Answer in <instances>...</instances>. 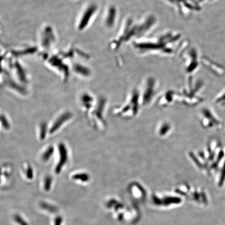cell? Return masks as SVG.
Here are the masks:
<instances>
[{
  "instance_id": "cell-1",
  "label": "cell",
  "mask_w": 225,
  "mask_h": 225,
  "mask_svg": "<svg viewBox=\"0 0 225 225\" xmlns=\"http://www.w3.org/2000/svg\"><path fill=\"white\" fill-rule=\"evenodd\" d=\"M140 106H142L140 94L135 91L130 95L127 102L115 108L114 113L124 118H133L138 115Z\"/></svg>"
},
{
  "instance_id": "cell-2",
  "label": "cell",
  "mask_w": 225,
  "mask_h": 225,
  "mask_svg": "<svg viewBox=\"0 0 225 225\" xmlns=\"http://www.w3.org/2000/svg\"><path fill=\"white\" fill-rule=\"evenodd\" d=\"M107 106L106 98H101L97 104L96 108L94 111L96 118L98 122H100L101 128L105 129L106 127V122L105 118V113Z\"/></svg>"
},
{
  "instance_id": "cell-3",
  "label": "cell",
  "mask_w": 225,
  "mask_h": 225,
  "mask_svg": "<svg viewBox=\"0 0 225 225\" xmlns=\"http://www.w3.org/2000/svg\"><path fill=\"white\" fill-rule=\"evenodd\" d=\"M59 160L55 168V172L57 174L60 173L64 166L66 163L68 159V152L65 146L63 143L59 145Z\"/></svg>"
},
{
  "instance_id": "cell-4",
  "label": "cell",
  "mask_w": 225,
  "mask_h": 225,
  "mask_svg": "<svg viewBox=\"0 0 225 225\" xmlns=\"http://www.w3.org/2000/svg\"><path fill=\"white\" fill-rule=\"evenodd\" d=\"M202 116L203 117V120H207V122L203 123L204 124L209 127H217V124H220V122L215 117L213 114L208 109H204L202 111Z\"/></svg>"
},
{
  "instance_id": "cell-5",
  "label": "cell",
  "mask_w": 225,
  "mask_h": 225,
  "mask_svg": "<svg viewBox=\"0 0 225 225\" xmlns=\"http://www.w3.org/2000/svg\"><path fill=\"white\" fill-rule=\"evenodd\" d=\"M72 117V114L70 112H66L61 115V116L56 120L55 122L53 124V126L51 128L50 130V133L51 134H53V133L58 130V129L62 126V124H63L65 122L71 118Z\"/></svg>"
},
{
  "instance_id": "cell-6",
  "label": "cell",
  "mask_w": 225,
  "mask_h": 225,
  "mask_svg": "<svg viewBox=\"0 0 225 225\" xmlns=\"http://www.w3.org/2000/svg\"><path fill=\"white\" fill-rule=\"evenodd\" d=\"M172 124L168 122H162L158 126L157 132L160 137H166L172 133Z\"/></svg>"
},
{
  "instance_id": "cell-7",
  "label": "cell",
  "mask_w": 225,
  "mask_h": 225,
  "mask_svg": "<svg viewBox=\"0 0 225 225\" xmlns=\"http://www.w3.org/2000/svg\"><path fill=\"white\" fill-rule=\"evenodd\" d=\"M81 100L82 105L87 110L89 111L92 107L94 103V98H93L92 96L88 94H85L83 95Z\"/></svg>"
},
{
  "instance_id": "cell-8",
  "label": "cell",
  "mask_w": 225,
  "mask_h": 225,
  "mask_svg": "<svg viewBox=\"0 0 225 225\" xmlns=\"http://www.w3.org/2000/svg\"><path fill=\"white\" fill-rule=\"evenodd\" d=\"M72 178L74 180H79L82 182H86L89 179V176L85 172H80L74 175Z\"/></svg>"
},
{
  "instance_id": "cell-9",
  "label": "cell",
  "mask_w": 225,
  "mask_h": 225,
  "mask_svg": "<svg viewBox=\"0 0 225 225\" xmlns=\"http://www.w3.org/2000/svg\"><path fill=\"white\" fill-rule=\"evenodd\" d=\"M40 207L42 209L52 213H54L57 211V208L51 204H48L46 202H41Z\"/></svg>"
},
{
  "instance_id": "cell-10",
  "label": "cell",
  "mask_w": 225,
  "mask_h": 225,
  "mask_svg": "<svg viewBox=\"0 0 225 225\" xmlns=\"http://www.w3.org/2000/svg\"><path fill=\"white\" fill-rule=\"evenodd\" d=\"M53 148L52 146H51L49 147V148L47 150V151H45L44 153L43 154L42 159L44 161H48L51 157L52 155V154L53 153Z\"/></svg>"
},
{
  "instance_id": "cell-11",
  "label": "cell",
  "mask_w": 225,
  "mask_h": 225,
  "mask_svg": "<svg viewBox=\"0 0 225 225\" xmlns=\"http://www.w3.org/2000/svg\"><path fill=\"white\" fill-rule=\"evenodd\" d=\"M52 183V179L50 176L45 178L44 183V188L45 191H48L50 190L51 185Z\"/></svg>"
},
{
  "instance_id": "cell-12",
  "label": "cell",
  "mask_w": 225,
  "mask_h": 225,
  "mask_svg": "<svg viewBox=\"0 0 225 225\" xmlns=\"http://www.w3.org/2000/svg\"><path fill=\"white\" fill-rule=\"evenodd\" d=\"M14 220L19 225H29L19 215L16 214L14 216Z\"/></svg>"
},
{
  "instance_id": "cell-13",
  "label": "cell",
  "mask_w": 225,
  "mask_h": 225,
  "mask_svg": "<svg viewBox=\"0 0 225 225\" xmlns=\"http://www.w3.org/2000/svg\"><path fill=\"white\" fill-rule=\"evenodd\" d=\"M225 180V162L222 165L221 171H220V181L219 184L220 185H222L224 183Z\"/></svg>"
},
{
  "instance_id": "cell-14",
  "label": "cell",
  "mask_w": 225,
  "mask_h": 225,
  "mask_svg": "<svg viewBox=\"0 0 225 225\" xmlns=\"http://www.w3.org/2000/svg\"><path fill=\"white\" fill-rule=\"evenodd\" d=\"M47 124H43L41 126V130H40V137L41 139H43L45 137V134L47 133Z\"/></svg>"
},
{
  "instance_id": "cell-15",
  "label": "cell",
  "mask_w": 225,
  "mask_h": 225,
  "mask_svg": "<svg viewBox=\"0 0 225 225\" xmlns=\"http://www.w3.org/2000/svg\"><path fill=\"white\" fill-rule=\"evenodd\" d=\"M63 222V218L61 216L56 217L54 220V225H61Z\"/></svg>"
},
{
  "instance_id": "cell-16",
  "label": "cell",
  "mask_w": 225,
  "mask_h": 225,
  "mask_svg": "<svg viewBox=\"0 0 225 225\" xmlns=\"http://www.w3.org/2000/svg\"><path fill=\"white\" fill-rule=\"evenodd\" d=\"M27 177L29 179H32L33 178V172L30 167H28L27 170Z\"/></svg>"
}]
</instances>
